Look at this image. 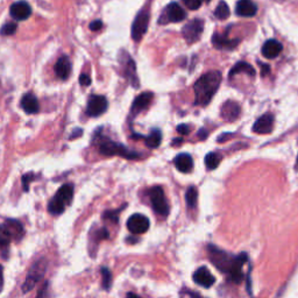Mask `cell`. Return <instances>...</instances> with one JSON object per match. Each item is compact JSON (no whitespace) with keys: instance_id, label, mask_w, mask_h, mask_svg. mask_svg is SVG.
Segmentation results:
<instances>
[{"instance_id":"cell-1","label":"cell","mask_w":298,"mask_h":298,"mask_svg":"<svg viewBox=\"0 0 298 298\" xmlns=\"http://www.w3.org/2000/svg\"><path fill=\"white\" fill-rule=\"evenodd\" d=\"M208 253L213 266L222 273H225L229 276L232 282L238 284L242 281V278H244L242 267H244L246 261H248L247 254L242 253L235 256L213 245L208 246Z\"/></svg>"},{"instance_id":"cell-2","label":"cell","mask_w":298,"mask_h":298,"mask_svg":"<svg viewBox=\"0 0 298 298\" xmlns=\"http://www.w3.org/2000/svg\"><path fill=\"white\" fill-rule=\"evenodd\" d=\"M220 83H222V73H220V71H210L204 73L194 83V104L207 106L212 101L216 92L218 91Z\"/></svg>"},{"instance_id":"cell-3","label":"cell","mask_w":298,"mask_h":298,"mask_svg":"<svg viewBox=\"0 0 298 298\" xmlns=\"http://www.w3.org/2000/svg\"><path fill=\"white\" fill-rule=\"evenodd\" d=\"M23 237L24 227L16 219H7L0 226V247H9L11 241H19Z\"/></svg>"},{"instance_id":"cell-4","label":"cell","mask_w":298,"mask_h":298,"mask_svg":"<svg viewBox=\"0 0 298 298\" xmlns=\"http://www.w3.org/2000/svg\"><path fill=\"white\" fill-rule=\"evenodd\" d=\"M73 197V185L72 184H64L61 186L55 194V197L49 202L48 211L51 215H61L64 212L65 208L70 205Z\"/></svg>"},{"instance_id":"cell-5","label":"cell","mask_w":298,"mask_h":298,"mask_svg":"<svg viewBox=\"0 0 298 298\" xmlns=\"http://www.w3.org/2000/svg\"><path fill=\"white\" fill-rule=\"evenodd\" d=\"M99 153L103 154L105 156H121L128 160H134L137 157H140L138 153L133 152L130 148H127L126 146L121 145L115 141H111L110 139H105V141L101 142L99 145Z\"/></svg>"},{"instance_id":"cell-6","label":"cell","mask_w":298,"mask_h":298,"mask_svg":"<svg viewBox=\"0 0 298 298\" xmlns=\"http://www.w3.org/2000/svg\"><path fill=\"white\" fill-rule=\"evenodd\" d=\"M148 196L154 211L162 217H167L169 215V204L163 189L161 186H153L149 190Z\"/></svg>"},{"instance_id":"cell-7","label":"cell","mask_w":298,"mask_h":298,"mask_svg":"<svg viewBox=\"0 0 298 298\" xmlns=\"http://www.w3.org/2000/svg\"><path fill=\"white\" fill-rule=\"evenodd\" d=\"M46 269H47V262L45 260H40L38 263H35L31 269V271H29L27 279H26L25 284L23 285V291L28 292L29 290L34 288V286L38 284L40 279H42L43 275L46 273Z\"/></svg>"},{"instance_id":"cell-8","label":"cell","mask_w":298,"mask_h":298,"mask_svg":"<svg viewBox=\"0 0 298 298\" xmlns=\"http://www.w3.org/2000/svg\"><path fill=\"white\" fill-rule=\"evenodd\" d=\"M149 25V13L148 11L142 10L139 12L137 18L134 19V23L132 25V39L134 41L139 42L142 39V36L146 34Z\"/></svg>"},{"instance_id":"cell-9","label":"cell","mask_w":298,"mask_h":298,"mask_svg":"<svg viewBox=\"0 0 298 298\" xmlns=\"http://www.w3.org/2000/svg\"><path fill=\"white\" fill-rule=\"evenodd\" d=\"M204 29V23L200 19H194L186 24L182 29V35L187 43H193L200 40Z\"/></svg>"},{"instance_id":"cell-10","label":"cell","mask_w":298,"mask_h":298,"mask_svg":"<svg viewBox=\"0 0 298 298\" xmlns=\"http://www.w3.org/2000/svg\"><path fill=\"white\" fill-rule=\"evenodd\" d=\"M120 64L124 69V76L130 80L134 87H139V78L137 76V67H135L134 61L132 60L127 53H123L120 55Z\"/></svg>"},{"instance_id":"cell-11","label":"cell","mask_w":298,"mask_h":298,"mask_svg":"<svg viewBox=\"0 0 298 298\" xmlns=\"http://www.w3.org/2000/svg\"><path fill=\"white\" fill-rule=\"evenodd\" d=\"M109 108L108 99L104 95H91L87 101L86 113L89 117H99Z\"/></svg>"},{"instance_id":"cell-12","label":"cell","mask_w":298,"mask_h":298,"mask_svg":"<svg viewBox=\"0 0 298 298\" xmlns=\"http://www.w3.org/2000/svg\"><path fill=\"white\" fill-rule=\"evenodd\" d=\"M185 11H184L178 4L171 3L167 6V9L164 11V14H162L160 23H179V21H183L185 19Z\"/></svg>"},{"instance_id":"cell-13","label":"cell","mask_w":298,"mask_h":298,"mask_svg":"<svg viewBox=\"0 0 298 298\" xmlns=\"http://www.w3.org/2000/svg\"><path fill=\"white\" fill-rule=\"evenodd\" d=\"M127 229L133 234H142L149 230V219L141 213H135L127 220Z\"/></svg>"},{"instance_id":"cell-14","label":"cell","mask_w":298,"mask_h":298,"mask_svg":"<svg viewBox=\"0 0 298 298\" xmlns=\"http://www.w3.org/2000/svg\"><path fill=\"white\" fill-rule=\"evenodd\" d=\"M153 98H154V94L152 92H143V93L138 95V97L134 99L133 105H132L131 116L137 117L140 112L145 111V110L148 109V106L150 105V103H152Z\"/></svg>"},{"instance_id":"cell-15","label":"cell","mask_w":298,"mask_h":298,"mask_svg":"<svg viewBox=\"0 0 298 298\" xmlns=\"http://www.w3.org/2000/svg\"><path fill=\"white\" fill-rule=\"evenodd\" d=\"M274 128V116L270 113L263 115L255 121L253 131L257 134H269Z\"/></svg>"},{"instance_id":"cell-16","label":"cell","mask_w":298,"mask_h":298,"mask_svg":"<svg viewBox=\"0 0 298 298\" xmlns=\"http://www.w3.org/2000/svg\"><path fill=\"white\" fill-rule=\"evenodd\" d=\"M193 281L197 283L198 285L204 286V288H211L215 284L216 278L207 267H201L194 271L193 274Z\"/></svg>"},{"instance_id":"cell-17","label":"cell","mask_w":298,"mask_h":298,"mask_svg":"<svg viewBox=\"0 0 298 298\" xmlns=\"http://www.w3.org/2000/svg\"><path fill=\"white\" fill-rule=\"evenodd\" d=\"M11 16L16 20H26L31 17L32 9L26 2H18L14 3L10 9Z\"/></svg>"},{"instance_id":"cell-18","label":"cell","mask_w":298,"mask_h":298,"mask_svg":"<svg viewBox=\"0 0 298 298\" xmlns=\"http://www.w3.org/2000/svg\"><path fill=\"white\" fill-rule=\"evenodd\" d=\"M222 118L226 121H234L237 120L239 116H240V106H239L235 102L229 101L222 106Z\"/></svg>"},{"instance_id":"cell-19","label":"cell","mask_w":298,"mask_h":298,"mask_svg":"<svg viewBox=\"0 0 298 298\" xmlns=\"http://www.w3.org/2000/svg\"><path fill=\"white\" fill-rule=\"evenodd\" d=\"M55 72L57 77L62 80H67L71 73V62L68 56H62L58 58V61L55 64Z\"/></svg>"},{"instance_id":"cell-20","label":"cell","mask_w":298,"mask_h":298,"mask_svg":"<svg viewBox=\"0 0 298 298\" xmlns=\"http://www.w3.org/2000/svg\"><path fill=\"white\" fill-rule=\"evenodd\" d=\"M235 12L240 17H254L257 12V7L252 0H239L235 7Z\"/></svg>"},{"instance_id":"cell-21","label":"cell","mask_w":298,"mask_h":298,"mask_svg":"<svg viewBox=\"0 0 298 298\" xmlns=\"http://www.w3.org/2000/svg\"><path fill=\"white\" fill-rule=\"evenodd\" d=\"M21 108L25 110V112L27 115H35V113L39 112L40 105L35 95L29 92V93L25 94L23 99H21Z\"/></svg>"},{"instance_id":"cell-22","label":"cell","mask_w":298,"mask_h":298,"mask_svg":"<svg viewBox=\"0 0 298 298\" xmlns=\"http://www.w3.org/2000/svg\"><path fill=\"white\" fill-rule=\"evenodd\" d=\"M174 163L176 165V168H177V170L181 172H184V174L190 172L193 168L192 157H191L189 154H186V153L179 154V155L176 156L174 160Z\"/></svg>"},{"instance_id":"cell-23","label":"cell","mask_w":298,"mask_h":298,"mask_svg":"<svg viewBox=\"0 0 298 298\" xmlns=\"http://www.w3.org/2000/svg\"><path fill=\"white\" fill-rule=\"evenodd\" d=\"M282 49L283 47L278 41H276V40H268L262 47V55L266 58H275L281 54Z\"/></svg>"},{"instance_id":"cell-24","label":"cell","mask_w":298,"mask_h":298,"mask_svg":"<svg viewBox=\"0 0 298 298\" xmlns=\"http://www.w3.org/2000/svg\"><path fill=\"white\" fill-rule=\"evenodd\" d=\"M212 43L213 46L218 49H233L235 46L239 43V40H230L227 39L226 34L222 35L216 33L215 35L212 36Z\"/></svg>"},{"instance_id":"cell-25","label":"cell","mask_w":298,"mask_h":298,"mask_svg":"<svg viewBox=\"0 0 298 298\" xmlns=\"http://www.w3.org/2000/svg\"><path fill=\"white\" fill-rule=\"evenodd\" d=\"M239 72H246L248 73L249 76L255 75V70L252 68L251 64L246 63V62H239V63L234 65V68H232L230 71V78H232V77L235 76Z\"/></svg>"},{"instance_id":"cell-26","label":"cell","mask_w":298,"mask_h":298,"mask_svg":"<svg viewBox=\"0 0 298 298\" xmlns=\"http://www.w3.org/2000/svg\"><path fill=\"white\" fill-rule=\"evenodd\" d=\"M162 133L160 130H153L148 137L146 138V145L149 148H157L161 145Z\"/></svg>"},{"instance_id":"cell-27","label":"cell","mask_w":298,"mask_h":298,"mask_svg":"<svg viewBox=\"0 0 298 298\" xmlns=\"http://www.w3.org/2000/svg\"><path fill=\"white\" fill-rule=\"evenodd\" d=\"M222 155L218 153H209L207 156H205V165L209 170H215V169L218 167L222 162Z\"/></svg>"},{"instance_id":"cell-28","label":"cell","mask_w":298,"mask_h":298,"mask_svg":"<svg viewBox=\"0 0 298 298\" xmlns=\"http://www.w3.org/2000/svg\"><path fill=\"white\" fill-rule=\"evenodd\" d=\"M230 13H231V11H230L229 5L224 2L219 3V5L217 6V9L215 11V16L217 19H219V20L227 19V18L230 17Z\"/></svg>"},{"instance_id":"cell-29","label":"cell","mask_w":298,"mask_h":298,"mask_svg":"<svg viewBox=\"0 0 298 298\" xmlns=\"http://www.w3.org/2000/svg\"><path fill=\"white\" fill-rule=\"evenodd\" d=\"M197 200H198L197 189L193 186H190L185 193V201H186V204H187V207H189V209L196 208Z\"/></svg>"},{"instance_id":"cell-30","label":"cell","mask_w":298,"mask_h":298,"mask_svg":"<svg viewBox=\"0 0 298 298\" xmlns=\"http://www.w3.org/2000/svg\"><path fill=\"white\" fill-rule=\"evenodd\" d=\"M102 275H103V288L105 290H110L112 284V275L108 268H102Z\"/></svg>"},{"instance_id":"cell-31","label":"cell","mask_w":298,"mask_h":298,"mask_svg":"<svg viewBox=\"0 0 298 298\" xmlns=\"http://www.w3.org/2000/svg\"><path fill=\"white\" fill-rule=\"evenodd\" d=\"M17 31V24H13V23H9L6 25H4L2 29H0V34L2 35H12L16 33Z\"/></svg>"},{"instance_id":"cell-32","label":"cell","mask_w":298,"mask_h":298,"mask_svg":"<svg viewBox=\"0 0 298 298\" xmlns=\"http://www.w3.org/2000/svg\"><path fill=\"white\" fill-rule=\"evenodd\" d=\"M202 2L203 0H183L184 5H185L189 10H198L202 5Z\"/></svg>"},{"instance_id":"cell-33","label":"cell","mask_w":298,"mask_h":298,"mask_svg":"<svg viewBox=\"0 0 298 298\" xmlns=\"http://www.w3.org/2000/svg\"><path fill=\"white\" fill-rule=\"evenodd\" d=\"M34 178H35V175L33 174V172H28V174H26V175L23 176V187H24L25 191H28L29 183H31Z\"/></svg>"},{"instance_id":"cell-34","label":"cell","mask_w":298,"mask_h":298,"mask_svg":"<svg viewBox=\"0 0 298 298\" xmlns=\"http://www.w3.org/2000/svg\"><path fill=\"white\" fill-rule=\"evenodd\" d=\"M123 209H124V207L121 208L120 210H123ZM120 210H118V211H108V212H105L104 213V218L112 220L113 223H118V212H119Z\"/></svg>"},{"instance_id":"cell-35","label":"cell","mask_w":298,"mask_h":298,"mask_svg":"<svg viewBox=\"0 0 298 298\" xmlns=\"http://www.w3.org/2000/svg\"><path fill=\"white\" fill-rule=\"evenodd\" d=\"M102 27H103V23H102L101 20H94V21H92V23L90 24V29H91L92 32L101 31Z\"/></svg>"},{"instance_id":"cell-36","label":"cell","mask_w":298,"mask_h":298,"mask_svg":"<svg viewBox=\"0 0 298 298\" xmlns=\"http://www.w3.org/2000/svg\"><path fill=\"white\" fill-rule=\"evenodd\" d=\"M79 83L82 84L83 86H89L91 84V78L89 75H86V73H83L82 76L79 77Z\"/></svg>"},{"instance_id":"cell-37","label":"cell","mask_w":298,"mask_h":298,"mask_svg":"<svg viewBox=\"0 0 298 298\" xmlns=\"http://www.w3.org/2000/svg\"><path fill=\"white\" fill-rule=\"evenodd\" d=\"M177 132H178L179 134L186 135V134H189L190 127L187 126V125H185V124H182V125H179V126L177 127Z\"/></svg>"},{"instance_id":"cell-38","label":"cell","mask_w":298,"mask_h":298,"mask_svg":"<svg viewBox=\"0 0 298 298\" xmlns=\"http://www.w3.org/2000/svg\"><path fill=\"white\" fill-rule=\"evenodd\" d=\"M3 288H4V269L2 264H0V292H2Z\"/></svg>"},{"instance_id":"cell-39","label":"cell","mask_w":298,"mask_h":298,"mask_svg":"<svg viewBox=\"0 0 298 298\" xmlns=\"http://www.w3.org/2000/svg\"><path fill=\"white\" fill-rule=\"evenodd\" d=\"M80 134H82V130H76V133H75V134H72L70 138L73 139L75 137H78V135H80Z\"/></svg>"},{"instance_id":"cell-40","label":"cell","mask_w":298,"mask_h":298,"mask_svg":"<svg viewBox=\"0 0 298 298\" xmlns=\"http://www.w3.org/2000/svg\"><path fill=\"white\" fill-rule=\"evenodd\" d=\"M175 140H176V141L172 142V145H174V146H175V145H178V143H181V142H182V139H175Z\"/></svg>"},{"instance_id":"cell-41","label":"cell","mask_w":298,"mask_h":298,"mask_svg":"<svg viewBox=\"0 0 298 298\" xmlns=\"http://www.w3.org/2000/svg\"><path fill=\"white\" fill-rule=\"evenodd\" d=\"M205 2H207V3H209V2H211V0H205Z\"/></svg>"},{"instance_id":"cell-42","label":"cell","mask_w":298,"mask_h":298,"mask_svg":"<svg viewBox=\"0 0 298 298\" xmlns=\"http://www.w3.org/2000/svg\"><path fill=\"white\" fill-rule=\"evenodd\" d=\"M297 163H298V157H297Z\"/></svg>"}]
</instances>
